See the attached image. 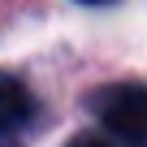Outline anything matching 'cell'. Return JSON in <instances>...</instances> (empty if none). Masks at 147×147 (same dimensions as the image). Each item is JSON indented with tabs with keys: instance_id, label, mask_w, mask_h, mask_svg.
<instances>
[{
	"instance_id": "obj_1",
	"label": "cell",
	"mask_w": 147,
	"mask_h": 147,
	"mask_svg": "<svg viewBox=\"0 0 147 147\" xmlns=\"http://www.w3.org/2000/svg\"><path fill=\"white\" fill-rule=\"evenodd\" d=\"M91 113L113 138L130 147H147V82H113L95 91Z\"/></svg>"
},
{
	"instance_id": "obj_2",
	"label": "cell",
	"mask_w": 147,
	"mask_h": 147,
	"mask_svg": "<svg viewBox=\"0 0 147 147\" xmlns=\"http://www.w3.org/2000/svg\"><path fill=\"white\" fill-rule=\"evenodd\" d=\"M26 117H30V91H26L18 78L0 74V134L18 130Z\"/></svg>"
},
{
	"instance_id": "obj_3",
	"label": "cell",
	"mask_w": 147,
	"mask_h": 147,
	"mask_svg": "<svg viewBox=\"0 0 147 147\" xmlns=\"http://www.w3.org/2000/svg\"><path fill=\"white\" fill-rule=\"evenodd\" d=\"M69 147H113V143H104V138H95V134H82V138H74Z\"/></svg>"
},
{
	"instance_id": "obj_4",
	"label": "cell",
	"mask_w": 147,
	"mask_h": 147,
	"mask_svg": "<svg viewBox=\"0 0 147 147\" xmlns=\"http://www.w3.org/2000/svg\"><path fill=\"white\" fill-rule=\"evenodd\" d=\"M87 5H100V0H87Z\"/></svg>"
}]
</instances>
